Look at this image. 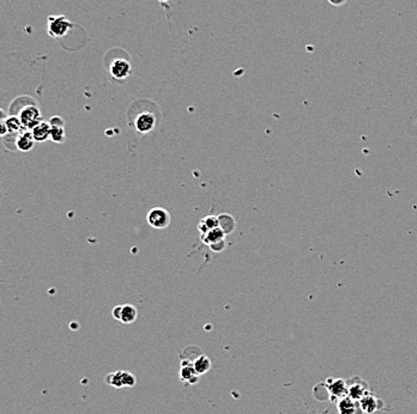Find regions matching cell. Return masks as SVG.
<instances>
[{"mask_svg": "<svg viewBox=\"0 0 417 414\" xmlns=\"http://www.w3.org/2000/svg\"><path fill=\"white\" fill-rule=\"evenodd\" d=\"M73 24L65 16H51L47 20V32L51 37L60 39L66 36L67 32L72 29Z\"/></svg>", "mask_w": 417, "mask_h": 414, "instance_id": "cell-1", "label": "cell"}, {"mask_svg": "<svg viewBox=\"0 0 417 414\" xmlns=\"http://www.w3.org/2000/svg\"><path fill=\"white\" fill-rule=\"evenodd\" d=\"M18 118L21 119L23 129L27 130H31L42 122V115H41L40 109L36 105H26L18 113Z\"/></svg>", "mask_w": 417, "mask_h": 414, "instance_id": "cell-2", "label": "cell"}, {"mask_svg": "<svg viewBox=\"0 0 417 414\" xmlns=\"http://www.w3.org/2000/svg\"><path fill=\"white\" fill-rule=\"evenodd\" d=\"M146 219H148L150 227L159 229V230L168 228L171 222V217L169 212L167 209L162 208V207H154V208L150 209L148 216H146Z\"/></svg>", "mask_w": 417, "mask_h": 414, "instance_id": "cell-3", "label": "cell"}, {"mask_svg": "<svg viewBox=\"0 0 417 414\" xmlns=\"http://www.w3.org/2000/svg\"><path fill=\"white\" fill-rule=\"evenodd\" d=\"M131 72H132V66H131L129 60L118 58L111 61L110 73L111 78H114L115 80H125L130 77Z\"/></svg>", "mask_w": 417, "mask_h": 414, "instance_id": "cell-4", "label": "cell"}, {"mask_svg": "<svg viewBox=\"0 0 417 414\" xmlns=\"http://www.w3.org/2000/svg\"><path fill=\"white\" fill-rule=\"evenodd\" d=\"M133 126L139 134H148L156 126V118L151 113H141L135 119Z\"/></svg>", "mask_w": 417, "mask_h": 414, "instance_id": "cell-5", "label": "cell"}, {"mask_svg": "<svg viewBox=\"0 0 417 414\" xmlns=\"http://www.w3.org/2000/svg\"><path fill=\"white\" fill-rule=\"evenodd\" d=\"M368 394H370L369 386L364 381H361L360 378H356L355 381V378H353L351 382H348V396H350L351 399L360 401Z\"/></svg>", "mask_w": 417, "mask_h": 414, "instance_id": "cell-6", "label": "cell"}, {"mask_svg": "<svg viewBox=\"0 0 417 414\" xmlns=\"http://www.w3.org/2000/svg\"><path fill=\"white\" fill-rule=\"evenodd\" d=\"M337 410L339 414H363L360 401L351 399L348 395L338 400Z\"/></svg>", "mask_w": 417, "mask_h": 414, "instance_id": "cell-7", "label": "cell"}, {"mask_svg": "<svg viewBox=\"0 0 417 414\" xmlns=\"http://www.w3.org/2000/svg\"><path fill=\"white\" fill-rule=\"evenodd\" d=\"M180 380L187 385H195L199 380V376L193 366V362L191 361H181V366H180Z\"/></svg>", "mask_w": 417, "mask_h": 414, "instance_id": "cell-8", "label": "cell"}, {"mask_svg": "<svg viewBox=\"0 0 417 414\" xmlns=\"http://www.w3.org/2000/svg\"><path fill=\"white\" fill-rule=\"evenodd\" d=\"M328 391L331 397H336L338 400L342 399L348 395V382H345L342 378H336L329 382Z\"/></svg>", "mask_w": 417, "mask_h": 414, "instance_id": "cell-9", "label": "cell"}, {"mask_svg": "<svg viewBox=\"0 0 417 414\" xmlns=\"http://www.w3.org/2000/svg\"><path fill=\"white\" fill-rule=\"evenodd\" d=\"M52 130L51 139L56 143H62L65 140V130H64V120L59 116H54L50 121Z\"/></svg>", "mask_w": 417, "mask_h": 414, "instance_id": "cell-10", "label": "cell"}, {"mask_svg": "<svg viewBox=\"0 0 417 414\" xmlns=\"http://www.w3.org/2000/svg\"><path fill=\"white\" fill-rule=\"evenodd\" d=\"M34 145H35V139L34 137H32L31 130L23 129L22 132H20L17 140H16V146H17V149L20 150V151L28 152L34 148Z\"/></svg>", "mask_w": 417, "mask_h": 414, "instance_id": "cell-11", "label": "cell"}, {"mask_svg": "<svg viewBox=\"0 0 417 414\" xmlns=\"http://www.w3.org/2000/svg\"><path fill=\"white\" fill-rule=\"evenodd\" d=\"M51 130L52 126L50 122L42 121L41 124L37 125L35 129H31L32 137H34L35 141H39V143H43V141L47 140L48 138H51Z\"/></svg>", "mask_w": 417, "mask_h": 414, "instance_id": "cell-12", "label": "cell"}, {"mask_svg": "<svg viewBox=\"0 0 417 414\" xmlns=\"http://www.w3.org/2000/svg\"><path fill=\"white\" fill-rule=\"evenodd\" d=\"M378 404H379V400L374 396V395H372V393L366 395V396L362 397V399L360 400V406H361L362 408V412L366 414H372L374 413L375 411H378L379 408Z\"/></svg>", "mask_w": 417, "mask_h": 414, "instance_id": "cell-13", "label": "cell"}, {"mask_svg": "<svg viewBox=\"0 0 417 414\" xmlns=\"http://www.w3.org/2000/svg\"><path fill=\"white\" fill-rule=\"evenodd\" d=\"M193 366H195V371H197V374L199 376H203L205 375L210 369H211L212 363L211 361H210L209 357H206L205 355L201 353V355H199L197 358L193 361Z\"/></svg>", "mask_w": 417, "mask_h": 414, "instance_id": "cell-14", "label": "cell"}, {"mask_svg": "<svg viewBox=\"0 0 417 414\" xmlns=\"http://www.w3.org/2000/svg\"><path fill=\"white\" fill-rule=\"evenodd\" d=\"M224 237H225V233L219 227V228H215V229H211V230H209L205 235H201L200 238L204 243L209 246V244L214 243V242L224 239Z\"/></svg>", "mask_w": 417, "mask_h": 414, "instance_id": "cell-15", "label": "cell"}, {"mask_svg": "<svg viewBox=\"0 0 417 414\" xmlns=\"http://www.w3.org/2000/svg\"><path fill=\"white\" fill-rule=\"evenodd\" d=\"M137 316L138 311L135 307L130 306V304L122 306L121 318H120V321H121L122 323H127V325H129V323H133L137 320Z\"/></svg>", "mask_w": 417, "mask_h": 414, "instance_id": "cell-16", "label": "cell"}, {"mask_svg": "<svg viewBox=\"0 0 417 414\" xmlns=\"http://www.w3.org/2000/svg\"><path fill=\"white\" fill-rule=\"evenodd\" d=\"M219 220L220 228L224 231L225 235L233 233L234 229H235V220H234L233 217L229 216V214H221V216H219Z\"/></svg>", "mask_w": 417, "mask_h": 414, "instance_id": "cell-17", "label": "cell"}, {"mask_svg": "<svg viewBox=\"0 0 417 414\" xmlns=\"http://www.w3.org/2000/svg\"><path fill=\"white\" fill-rule=\"evenodd\" d=\"M5 124H6L7 129H9V133H18L22 132L23 130V125H22L21 119L18 118V116H10V118H7L5 120Z\"/></svg>", "mask_w": 417, "mask_h": 414, "instance_id": "cell-18", "label": "cell"}, {"mask_svg": "<svg viewBox=\"0 0 417 414\" xmlns=\"http://www.w3.org/2000/svg\"><path fill=\"white\" fill-rule=\"evenodd\" d=\"M105 381L107 385H110L111 387H114V388H124L121 382V370L110 372V374L106 376Z\"/></svg>", "mask_w": 417, "mask_h": 414, "instance_id": "cell-19", "label": "cell"}, {"mask_svg": "<svg viewBox=\"0 0 417 414\" xmlns=\"http://www.w3.org/2000/svg\"><path fill=\"white\" fill-rule=\"evenodd\" d=\"M121 382L122 387L132 388V387H135L136 383H137V380H136V376L131 374L130 371H124V370H121Z\"/></svg>", "mask_w": 417, "mask_h": 414, "instance_id": "cell-20", "label": "cell"}, {"mask_svg": "<svg viewBox=\"0 0 417 414\" xmlns=\"http://www.w3.org/2000/svg\"><path fill=\"white\" fill-rule=\"evenodd\" d=\"M203 222H204V224H205L206 227H208L209 230H211V229H215V228H219L220 227L219 217H216V216H208V217H205L203 219Z\"/></svg>", "mask_w": 417, "mask_h": 414, "instance_id": "cell-21", "label": "cell"}, {"mask_svg": "<svg viewBox=\"0 0 417 414\" xmlns=\"http://www.w3.org/2000/svg\"><path fill=\"white\" fill-rule=\"evenodd\" d=\"M209 247H210V249L212 250V252L221 253V252H223V250H224L225 241H224V239H221V241L214 242V243L209 244Z\"/></svg>", "mask_w": 417, "mask_h": 414, "instance_id": "cell-22", "label": "cell"}, {"mask_svg": "<svg viewBox=\"0 0 417 414\" xmlns=\"http://www.w3.org/2000/svg\"><path fill=\"white\" fill-rule=\"evenodd\" d=\"M121 310H122V306H118L113 309L111 314H113V317L115 318V320L120 321V318H121Z\"/></svg>", "mask_w": 417, "mask_h": 414, "instance_id": "cell-23", "label": "cell"}, {"mask_svg": "<svg viewBox=\"0 0 417 414\" xmlns=\"http://www.w3.org/2000/svg\"><path fill=\"white\" fill-rule=\"evenodd\" d=\"M331 5H334V6H340V5L345 4V1L347 0H328Z\"/></svg>", "mask_w": 417, "mask_h": 414, "instance_id": "cell-24", "label": "cell"}, {"mask_svg": "<svg viewBox=\"0 0 417 414\" xmlns=\"http://www.w3.org/2000/svg\"><path fill=\"white\" fill-rule=\"evenodd\" d=\"M159 1H161V2H165V1H168V0H159Z\"/></svg>", "mask_w": 417, "mask_h": 414, "instance_id": "cell-25", "label": "cell"}]
</instances>
